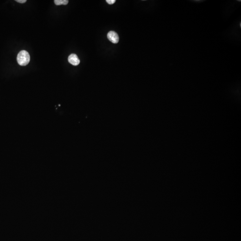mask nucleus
Listing matches in <instances>:
<instances>
[{
	"mask_svg": "<svg viewBox=\"0 0 241 241\" xmlns=\"http://www.w3.org/2000/svg\"><path fill=\"white\" fill-rule=\"evenodd\" d=\"M17 60L21 66H26L30 61V55L26 51H21L18 54Z\"/></svg>",
	"mask_w": 241,
	"mask_h": 241,
	"instance_id": "nucleus-1",
	"label": "nucleus"
},
{
	"mask_svg": "<svg viewBox=\"0 0 241 241\" xmlns=\"http://www.w3.org/2000/svg\"><path fill=\"white\" fill-rule=\"evenodd\" d=\"M107 37L110 41L113 43H118L119 40L118 34L113 31H110L108 33Z\"/></svg>",
	"mask_w": 241,
	"mask_h": 241,
	"instance_id": "nucleus-2",
	"label": "nucleus"
},
{
	"mask_svg": "<svg viewBox=\"0 0 241 241\" xmlns=\"http://www.w3.org/2000/svg\"><path fill=\"white\" fill-rule=\"evenodd\" d=\"M68 60L69 63L73 65V66H77L80 62V60L78 57L77 55L74 54H72L69 56Z\"/></svg>",
	"mask_w": 241,
	"mask_h": 241,
	"instance_id": "nucleus-3",
	"label": "nucleus"
},
{
	"mask_svg": "<svg viewBox=\"0 0 241 241\" xmlns=\"http://www.w3.org/2000/svg\"><path fill=\"white\" fill-rule=\"evenodd\" d=\"M54 3L56 5H60L61 4L66 5L68 3V0H55L54 1Z\"/></svg>",
	"mask_w": 241,
	"mask_h": 241,
	"instance_id": "nucleus-4",
	"label": "nucleus"
},
{
	"mask_svg": "<svg viewBox=\"0 0 241 241\" xmlns=\"http://www.w3.org/2000/svg\"><path fill=\"white\" fill-rule=\"evenodd\" d=\"M106 1L109 4H113L116 2V1H115V0H106Z\"/></svg>",
	"mask_w": 241,
	"mask_h": 241,
	"instance_id": "nucleus-5",
	"label": "nucleus"
},
{
	"mask_svg": "<svg viewBox=\"0 0 241 241\" xmlns=\"http://www.w3.org/2000/svg\"><path fill=\"white\" fill-rule=\"evenodd\" d=\"M16 1L20 3H24L26 1V0H16Z\"/></svg>",
	"mask_w": 241,
	"mask_h": 241,
	"instance_id": "nucleus-6",
	"label": "nucleus"
}]
</instances>
